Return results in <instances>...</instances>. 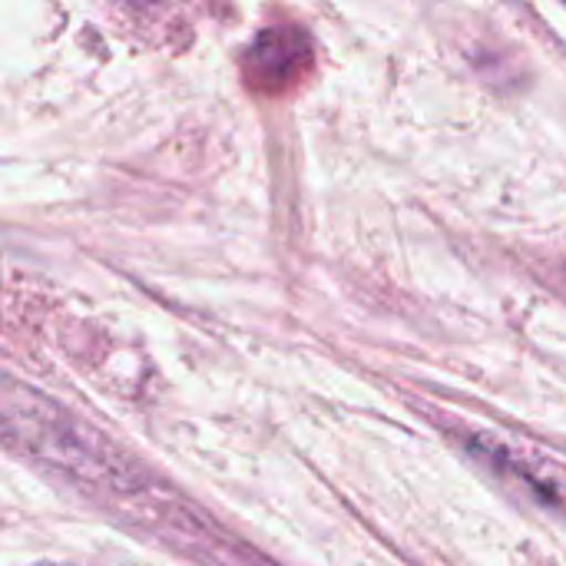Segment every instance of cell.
I'll list each match as a JSON object with an SVG mask.
<instances>
[{"label": "cell", "instance_id": "3957f363", "mask_svg": "<svg viewBox=\"0 0 566 566\" xmlns=\"http://www.w3.org/2000/svg\"><path fill=\"white\" fill-rule=\"evenodd\" d=\"M308 66H312V43L298 27H275L259 33V40L249 46L242 60L249 86L262 93L289 90L305 76Z\"/></svg>", "mask_w": 566, "mask_h": 566}, {"label": "cell", "instance_id": "6da1fadb", "mask_svg": "<svg viewBox=\"0 0 566 566\" xmlns=\"http://www.w3.org/2000/svg\"><path fill=\"white\" fill-rule=\"evenodd\" d=\"M0 444L56 471L86 494L103 497V507H113L139 527H153L163 541L192 551L199 560L212 557V566L226 560L219 527L206 524L189 501L176 497L153 471L123 454V448L93 431L83 418H73L7 371H0Z\"/></svg>", "mask_w": 566, "mask_h": 566}, {"label": "cell", "instance_id": "7a4b0ae2", "mask_svg": "<svg viewBox=\"0 0 566 566\" xmlns=\"http://www.w3.org/2000/svg\"><path fill=\"white\" fill-rule=\"evenodd\" d=\"M468 448L478 461H484L491 471H497L501 478L514 481L521 491H527L534 501H541L544 507L557 511L566 517V464L537 451L527 444H514L504 441L497 434L488 431H471L468 434Z\"/></svg>", "mask_w": 566, "mask_h": 566}]
</instances>
